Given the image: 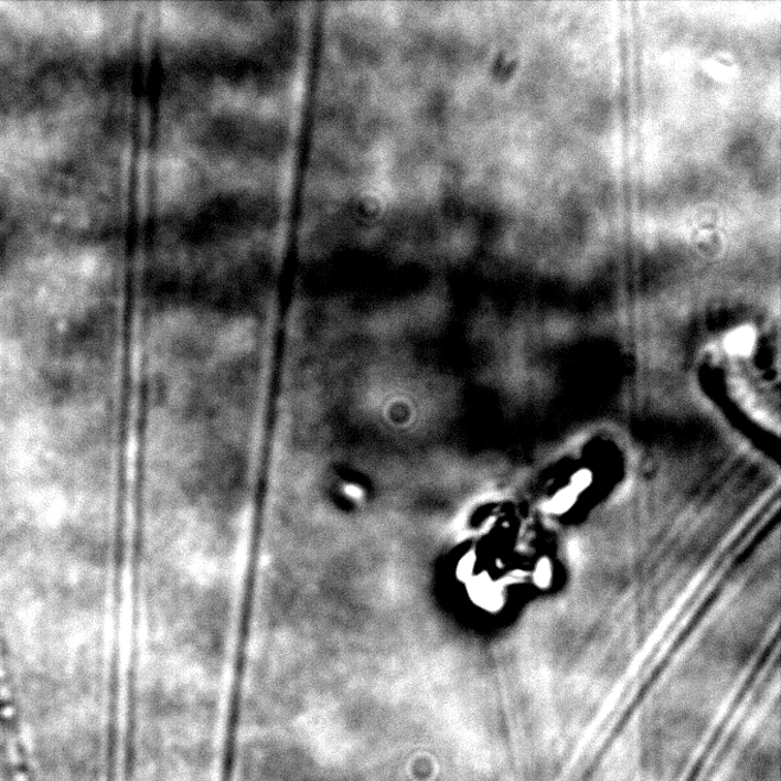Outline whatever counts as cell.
<instances>
[{"label":"cell","mask_w":781,"mask_h":781,"mask_svg":"<svg viewBox=\"0 0 781 781\" xmlns=\"http://www.w3.org/2000/svg\"><path fill=\"white\" fill-rule=\"evenodd\" d=\"M753 343L752 330H738L728 339V350L734 354H745L751 351Z\"/></svg>","instance_id":"6da1fadb"}]
</instances>
